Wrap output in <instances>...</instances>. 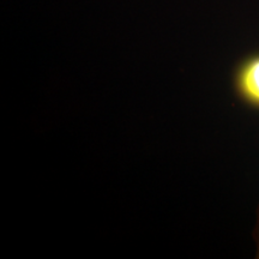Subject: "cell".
Wrapping results in <instances>:
<instances>
[{
    "instance_id": "1",
    "label": "cell",
    "mask_w": 259,
    "mask_h": 259,
    "mask_svg": "<svg viewBox=\"0 0 259 259\" xmlns=\"http://www.w3.org/2000/svg\"><path fill=\"white\" fill-rule=\"evenodd\" d=\"M232 87L239 102L259 112V51L236 63L232 72Z\"/></svg>"
},
{
    "instance_id": "2",
    "label": "cell",
    "mask_w": 259,
    "mask_h": 259,
    "mask_svg": "<svg viewBox=\"0 0 259 259\" xmlns=\"http://www.w3.org/2000/svg\"><path fill=\"white\" fill-rule=\"evenodd\" d=\"M253 239L255 244V258L259 259V206H258V212H257V221H255V227H254Z\"/></svg>"
}]
</instances>
